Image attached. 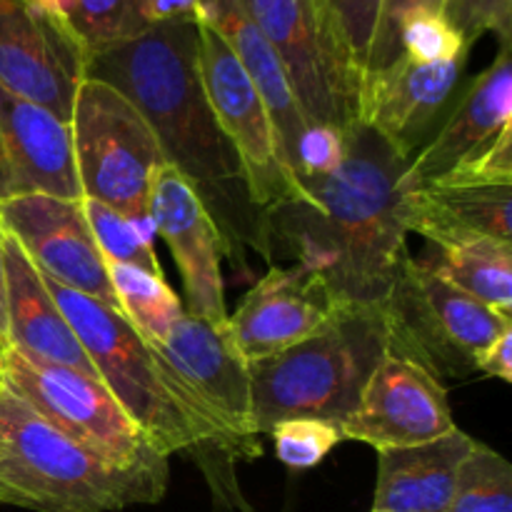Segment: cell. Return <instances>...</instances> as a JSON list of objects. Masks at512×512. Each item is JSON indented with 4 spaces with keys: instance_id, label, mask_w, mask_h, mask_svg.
Listing matches in <instances>:
<instances>
[{
    "instance_id": "cell-4",
    "label": "cell",
    "mask_w": 512,
    "mask_h": 512,
    "mask_svg": "<svg viewBox=\"0 0 512 512\" xmlns=\"http://www.w3.org/2000/svg\"><path fill=\"white\" fill-rule=\"evenodd\" d=\"M390 350L393 333L383 303H340L303 343L248 363L258 435L293 418L343 425Z\"/></svg>"
},
{
    "instance_id": "cell-27",
    "label": "cell",
    "mask_w": 512,
    "mask_h": 512,
    "mask_svg": "<svg viewBox=\"0 0 512 512\" xmlns=\"http://www.w3.org/2000/svg\"><path fill=\"white\" fill-rule=\"evenodd\" d=\"M445 512H512V465L483 443L460 463Z\"/></svg>"
},
{
    "instance_id": "cell-10",
    "label": "cell",
    "mask_w": 512,
    "mask_h": 512,
    "mask_svg": "<svg viewBox=\"0 0 512 512\" xmlns=\"http://www.w3.org/2000/svg\"><path fill=\"white\" fill-rule=\"evenodd\" d=\"M198 63L210 110L238 158L250 200L263 208L303 200V188L285 163L278 130L258 88L208 20H198Z\"/></svg>"
},
{
    "instance_id": "cell-3",
    "label": "cell",
    "mask_w": 512,
    "mask_h": 512,
    "mask_svg": "<svg viewBox=\"0 0 512 512\" xmlns=\"http://www.w3.org/2000/svg\"><path fill=\"white\" fill-rule=\"evenodd\" d=\"M168 478V460L120 468L65 438L13 393H0V503L33 512H118L158 503Z\"/></svg>"
},
{
    "instance_id": "cell-18",
    "label": "cell",
    "mask_w": 512,
    "mask_h": 512,
    "mask_svg": "<svg viewBox=\"0 0 512 512\" xmlns=\"http://www.w3.org/2000/svg\"><path fill=\"white\" fill-rule=\"evenodd\" d=\"M465 60L415 63L400 55L388 68L365 73L358 95V123L413 160L425 133L453 95Z\"/></svg>"
},
{
    "instance_id": "cell-8",
    "label": "cell",
    "mask_w": 512,
    "mask_h": 512,
    "mask_svg": "<svg viewBox=\"0 0 512 512\" xmlns=\"http://www.w3.org/2000/svg\"><path fill=\"white\" fill-rule=\"evenodd\" d=\"M68 125L83 198L150 223V188L165 155L138 108L113 85L85 78Z\"/></svg>"
},
{
    "instance_id": "cell-41",
    "label": "cell",
    "mask_w": 512,
    "mask_h": 512,
    "mask_svg": "<svg viewBox=\"0 0 512 512\" xmlns=\"http://www.w3.org/2000/svg\"><path fill=\"white\" fill-rule=\"evenodd\" d=\"M373 512H388V510H373Z\"/></svg>"
},
{
    "instance_id": "cell-11",
    "label": "cell",
    "mask_w": 512,
    "mask_h": 512,
    "mask_svg": "<svg viewBox=\"0 0 512 512\" xmlns=\"http://www.w3.org/2000/svg\"><path fill=\"white\" fill-rule=\"evenodd\" d=\"M245 10L283 63L308 125L343 133L358 125L360 80L325 33L315 0H243Z\"/></svg>"
},
{
    "instance_id": "cell-29",
    "label": "cell",
    "mask_w": 512,
    "mask_h": 512,
    "mask_svg": "<svg viewBox=\"0 0 512 512\" xmlns=\"http://www.w3.org/2000/svg\"><path fill=\"white\" fill-rule=\"evenodd\" d=\"M68 23L88 55L125 43L150 28L140 0H75Z\"/></svg>"
},
{
    "instance_id": "cell-6",
    "label": "cell",
    "mask_w": 512,
    "mask_h": 512,
    "mask_svg": "<svg viewBox=\"0 0 512 512\" xmlns=\"http://www.w3.org/2000/svg\"><path fill=\"white\" fill-rule=\"evenodd\" d=\"M175 403L200 445L258 455L248 360L240 355L228 320L210 323L185 313L165 340L150 343Z\"/></svg>"
},
{
    "instance_id": "cell-9",
    "label": "cell",
    "mask_w": 512,
    "mask_h": 512,
    "mask_svg": "<svg viewBox=\"0 0 512 512\" xmlns=\"http://www.w3.org/2000/svg\"><path fill=\"white\" fill-rule=\"evenodd\" d=\"M0 385L48 420L65 438L75 440L120 468L168 460L148 443L123 405L93 375L30 360L18 350L0 355Z\"/></svg>"
},
{
    "instance_id": "cell-37",
    "label": "cell",
    "mask_w": 512,
    "mask_h": 512,
    "mask_svg": "<svg viewBox=\"0 0 512 512\" xmlns=\"http://www.w3.org/2000/svg\"><path fill=\"white\" fill-rule=\"evenodd\" d=\"M140 10L148 25L180 18L198 20L203 15V0H140Z\"/></svg>"
},
{
    "instance_id": "cell-17",
    "label": "cell",
    "mask_w": 512,
    "mask_h": 512,
    "mask_svg": "<svg viewBox=\"0 0 512 512\" xmlns=\"http://www.w3.org/2000/svg\"><path fill=\"white\" fill-rule=\"evenodd\" d=\"M35 193L83 198L70 125L0 88V203Z\"/></svg>"
},
{
    "instance_id": "cell-12",
    "label": "cell",
    "mask_w": 512,
    "mask_h": 512,
    "mask_svg": "<svg viewBox=\"0 0 512 512\" xmlns=\"http://www.w3.org/2000/svg\"><path fill=\"white\" fill-rule=\"evenodd\" d=\"M88 58L65 20L33 0H0V88L70 123Z\"/></svg>"
},
{
    "instance_id": "cell-28",
    "label": "cell",
    "mask_w": 512,
    "mask_h": 512,
    "mask_svg": "<svg viewBox=\"0 0 512 512\" xmlns=\"http://www.w3.org/2000/svg\"><path fill=\"white\" fill-rule=\"evenodd\" d=\"M315 3L335 50L350 73L363 83L383 0H315Z\"/></svg>"
},
{
    "instance_id": "cell-5",
    "label": "cell",
    "mask_w": 512,
    "mask_h": 512,
    "mask_svg": "<svg viewBox=\"0 0 512 512\" xmlns=\"http://www.w3.org/2000/svg\"><path fill=\"white\" fill-rule=\"evenodd\" d=\"M55 305L83 345L100 383L160 455L198 448L190 420L175 403L153 348L123 313L45 278Z\"/></svg>"
},
{
    "instance_id": "cell-38",
    "label": "cell",
    "mask_w": 512,
    "mask_h": 512,
    "mask_svg": "<svg viewBox=\"0 0 512 512\" xmlns=\"http://www.w3.org/2000/svg\"><path fill=\"white\" fill-rule=\"evenodd\" d=\"M33 3L38 5V8H43L45 13H50V15H55V18L65 20V23L70 20V15H73V8H75V0H33Z\"/></svg>"
},
{
    "instance_id": "cell-32",
    "label": "cell",
    "mask_w": 512,
    "mask_h": 512,
    "mask_svg": "<svg viewBox=\"0 0 512 512\" xmlns=\"http://www.w3.org/2000/svg\"><path fill=\"white\" fill-rule=\"evenodd\" d=\"M443 15L468 45L485 33L498 35L500 45H510L512 0H445Z\"/></svg>"
},
{
    "instance_id": "cell-39",
    "label": "cell",
    "mask_w": 512,
    "mask_h": 512,
    "mask_svg": "<svg viewBox=\"0 0 512 512\" xmlns=\"http://www.w3.org/2000/svg\"><path fill=\"white\" fill-rule=\"evenodd\" d=\"M3 248H5V230L3 225H0V340L5 343V250Z\"/></svg>"
},
{
    "instance_id": "cell-19",
    "label": "cell",
    "mask_w": 512,
    "mask_h": 512,
    "mask_svg": "<svg viewBox=\"0 0 512 512\" xmlns=\"http://www.w3.org/2000/svg\"><path fill=\"white\" fill-rule=\"evenodd\" d=\"M512 125V58L510 45L475 78L468 93L453 110L438 135L410 160L403 173V188H423L488 148L505 128Z\"/></svg>"
},
{
    "instance_id": "cell-13",
    "label": "cell",
    "mask_w": 512,
    "mask_h": 512,
    "mask_svg": "<svg viewBox=\"0 0 512 512\" xmlns=\"http://www.w3.org/2000/svg\"><path fill=\"white\" fill-rule=\"evenodd\" d=\"M455 428L445 385L415 360L388 353L368 378L340 433L343 440L390 450L430 443Z\"/></svg>"
},
{
    "instance_id": "cell-31",
    "label": "cell",
    "mask_w": 512,
    "mask_h": 512,
    "mask_svg": "<svg viewBox=\"0 0 512 512\" xmlns=\"http://www.w3.org/2000/svg\"><path fill=\"white\" fill-rule=\"evenodd\" d=\"M275 455L293 470H308L323 463L325 455L343 440L340 425L315 418H293L273 425Z\"/></svg>"
},
{
    "instance_id": "cell-35",
    "label": "cell",
    "mask_w": 512,
    "mask_h": 512,
    "mask_svg": "<svg viewBox=\"0 0 512 512\" xmlns=\"http://www.w3.org/2000/svg\"><path fill=\"white\" fill-rule=\"evenodd\" d=\"M443 5H445V0H383V8H380V18H378V28H375L373 43H370L365 73H375V70L388 68L390 63H395V60L400 58L398 30H400V23H403L405 15L413 13V10H420V8L443 10Z\"/></svg>"
},
{
    "instance_id": "cell-21",
    "label": "cell",
    "mask_w": 512,
    "mask_h": 512,
    "mask_svg": "<svg viewBox=\"0 0 512 512\" xmlns=\"http://www.w3.org/2000/svg\"><path fill=\"white\" fill-rule=\"evenodd\" d=\"M512 185L430 183L405 190L403 218L408 233L433 240L440 248L470 238L512 243Z\"/></svg>"
},
{
    "instance_id": "cell-34",
    "label": "cell",
    "mask_w": 512,
    "mask_h": 512,
    "mask_svg": "<svg viewBox=\"0 0 512 512\" xmlns=\"http://www.w3.org/2000/svg\"><path fill=\"white\" fill-rule=\"evenodd\" d=\"M433 183L455 185H512V125L505 128L488 148L470 155Z\"/></svg>"
},
{
    "instance_id": "cell-1",
    "label": "cell",
    "mask_w": 512,
    "mask_h": 512,
    "mask_svg": "<svg viewBox=\"0 0 512 512\" xmlns=\"http://www.w3.org/2000/svg\"><path fill=\"white\" fill-rule=\"evenodd\" d=\"M410 158L355 125L333 175L303 183V200L273 208L298 263L325 278L343 303H383L408 258L403 173Z\"/></svg>"
},
{
    "instance_id": "cell-24",
    "label": "cell",
    "mask_w": 512,
    "mask_h": 512,
    "mask_svg": "<svg viewBox=\"0 0 512 512\" xmlns=\"http://www.w3.org/2000/svg\"><path fill=\"white\" fill-rule=\"evenodd\" d=\"M435 263L443 278L495 313L512 318V243L495 238H470L440 248Z\"/></svg>"
},
{
    "instance_id": "cell-2",
    "label": "cell",
    "mask_w": 512,
    "mask_h": 512,
    "mask_svg": "<svg viewBox=\"0 0 512 512\" xmlns=\"http://www.w3.org/2000/svg\"><path fill=\"white\" fill-rule=\"evenodd\" d=\"M88 78L113 85L138 108L165 163L178 168L200 195L205 188L243 180L205 95L195 18L155 23L125 43L98 50L88 58Z\"/></svg>"
},
{
    "instance_id": "cell-16",
    "label": "cell",
    "mask_w": 512,
    "mask_h": 512,
    "mask_svg": "<svg viewBox=\"0 0 512 512\" xmlns=\"http://www.w3.org/2000/svg\"><path fill=\"white\" fill-rule=\"evenodd\" d=\"M343 300L310 265L270 268L228 315L230 335L248 363L273 358L315 333Z\"/></svg>"
},
{
    "instance_id": "cell-22",
    "label": "cell",
    "mask_w": 512,
    "mask_h": 512,
    "mask_svg": "<svg viewBox=\"0 0 512 512\" xmlns=\"http://www.w3.org/2000/svg\"><path fill=\"white\" fill-rule=\"evenodd\" d=\"M478 440L460 428L430 443L378 450L373 510L445 512L453 498L460 463Z\"/></svg>"
},
{
    "instance_id": "cell-15",
    "label": "cell",
    "mask_w": 512,
    "mask_h": 512,
    "mask_svg": "<svg viewBox=\"0 0 512 512\" xmlns=\"http://www.w3.org/2000/svg\"><path fill=\"white\" fill-rule=\"evenodd\" d=\"M148 215L155 235H160L173 253L190 315L225 323L228 308L220 273L223 235L200 190L178 168L170 163L160 165L150 188Z\"/></svg>"
},
{
    "instance_id": "cell-25",
    "label": "cell",
    "mask_w": 512,
    "mask_h": 512,
    "mask_svg": "<svg viewBox=\"0 0 512 512\" xmlns=\"http://www.w3.org/2000/svg\"><path fill=\"white\" fill-rule=\"evenodd\" d=\"M108 278L118 310L148 343L165 340L170 328L185 315L183 303L163 275L133 265H108Z\"/></svg>"
},
{
    "instance_id": "cell-20",
    "label": "cell",
    "mask_w": 512,
    "mask_h": 512,
    "mask_svg": "<svg viewBox=\"0 0 512 512\" xmlns=\"http://www.w3.org/2000/svg\"><path fill=\"white\" fill-rule=\"evenodd\" d=\"M5 343L38 363L63 365L98 378L75 338L73 328L55 305L43 275L20 245L5 233Z\"/></svg>"
},
{
    "instance_id": "cell-7",
    "label": "cell",
    "mask_w": 512,
    "mask_h": 512,
    "mask_svg": "<svg viewBox=\"0 0 512 512\" xmlns=\"http://www.w3.org/2000/svg\"><path fill=\"white\" fill-rule=\"evenodd\" d=\"M393 333V355L415 360L435 378L478 373V360L512 318L495 313L455 288L433 263L405 258L383 300Z\"/></svg>"
},
{
    "instance_id": "cell-14",
    "label": "cell",
    "mask_w": 512,
    "mask_h": 512,
    "mask_svg": "<svg viewBox=\"0 0 512 512\" xmlns=\"http://www.w3.org/2000/svg\"><path fill=\"white\" fill-rule=\"evenodd\" d=\"M0 225L40 275L118 310L108 265L95 245L80 200L23 195L0 203Z\"/></svg>"
},
{
    "instance_id": "cell-30",
    "label": "cell",
    "mask_w": 512,
    "mask_h": 512,
    "mask_svg": "<svg viewBox=\"0 0 512 512\" xmlns=\"http://www.w3.org/2000/svg\"><path fill=\"white\" fill-rule=\"evenodd\" d=\"M400 55L415 63H445V60L468 58L470 45L450 25L443 10L420 8L403 18L398 30Z\"/></svg>"
},
{
    "instance_id": "cell-36",
    "label": "cell",
    "mask_w": 512,
    "mask_h": 512,
    "mask_svg": "<svg viewBox=\"0 0 512 512\" xmlns=\"http://www.w3.org/2000/svg\"><path fill=\"white\" fill-rule=\"evenodd\" d=\"M478 373L498 378L503 380V383H512V325L505 328L503 333L493 340V345L480 355Z\"/></svg>"
},
{
    "instance_id": "cell-26",
    "label": "cell",
    "mask_w": 512,
    "mask_h": 512,
    "mask_svg": "<svg viewBox=\"0 0 512 512\" xmlns=\"http://www.w3.org/2000/svg\"><path fill=\"white\" fill-rule=\"evenodd\" d=\"M80 208L105 265H133V268L163 275L153 245V223H133L118 210L93 198H80Z\"/></svg>"
},
{
    "instance_id": "cell-42",
    "label": "cell",
    "mask_w": 512,
    "mask_h": 512,
    "mask_svg": "<svg viewBox=\"0 0 512 512\" xmlns=\"http://www.w3.org/2000/svg\"><path fill=\"white\" fill-rule=\"evenodd\" d=\"M0 393H3V385H0Z\"/></svg>"
},
{
    "instance_id": "cell-23",
    "label": "cell",
    "mask_w": 512,
    "mask_h": 512,
    "mask_svg": "<svg viewBox=\"0 0 512 512\" xmlns=\"http://www.w3.org/2000/svg\"><path fill=\"white\" fill-rule=\"evenodd\" d=\"M198 20H208L210 25H215L218 33L225 38V43L238 55L240 65L250 75L265 108H268L270 118H273L280 145H283L285 163H288L290 173L295 178L298 148L305 130H308V120L300 110L298 98H295L293 85L285 75L280 58L270 48L258 25L253 23L243 0H203V15Z\"/></svg>"
},
{
    "instance_id": "cell-33",
    "label": "cell",
    "mask_w": 512,
    "mask_h": 512,
    "mask_svg": "<svg viewBox=\"0 0 512 512\" xmlns=\"http://www.w3.org/2000/svg\"><path fill=\"white\" fill-rule=\"evenodd\" d=\"M345 153H348V133L333 125H308L295 163V178L300 188L308 180L333 175L343 165Z\"/></svg>"
},
{
    "instance_id": "cell-40",
    "label": "cell",
    "mask_w": 512,
    "mask_h": 512,
    "mask_svg": "<svg viewBox=\"0 0 512 512\" xmlns=\"http://www.w3.org/2000/svg\"><path fill=\"white\" fill-rule=\"evenodd\" d=\"M5 348H8V345H5V343H3V340H0V355H3V353H5Z\"/></svg>"
}]
</instances>
